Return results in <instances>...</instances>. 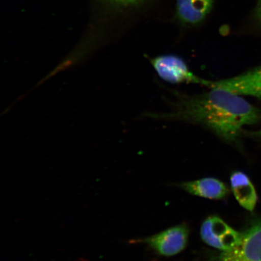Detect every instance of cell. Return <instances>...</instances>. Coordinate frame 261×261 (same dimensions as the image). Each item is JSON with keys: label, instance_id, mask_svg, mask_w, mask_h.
Wrapping results in <instances>:
<instances>
[{"label": "cell", "instance_id": "cell-4", "mask_svg": "<svg viewBox=\"0 0 261 261\" xmlns=\"http://www.w3.org/2000/svg\"><path fill=\"white\" fill-rule=\"evenodd\" d=\"M200 234L205 243L222 252L230 250L237 247L241 242L243 234L217 216L208 217L203 222Z\"/></svg>", "mask_w": 261, "mask_h": 261}, {"label": "cell", "instance_id": "cell-8", "mask_svg": "<svg viewBox=\"0 0 261 261\" xmlns=\"http://www.w3.org/2000/svg\"><path fill=\"white\" fill-rule=\"evenodd\" d=\"M230 181L231 190L238 203L245 210L253 211L258 197L249 177L243 172L234 171L231 174Z\"/></svg>", "mask_w": 261, "mask_h": 261}, {"label": "cell", "instance_id": "cell-12", "mask_svg": "<svg viewBox=\"0 0 261 261\" xmlns=\"http://www.w3.org/2000/svg\"><path fill=\"white\" fill-rule=\"evenodd\" d=\"M248 135L261 139V128L256 130V132L248 133Z\"/></svg>", "mask_w": 261, "mask_h": 261}, {"label": "cell", "instance_id": "cell-11", "mask_svg": "<svg viewBox=\"0 0 261 261\" xmlns=\"http://www.w3.org/2000/svg\"><path fill=\"white\" fill-rule=\"evenodd\" d=\"M253 19L257 26L261 28V0H258L256 7L254 10Z\"/></svg>", "mask_w": 261, "mask_h": 261}, {"label": "cell", "instance_id": "cell-2", "mask_svg": "<svg viewBox=\"0 0 261 261\" xmlns=\"http://www.w3.org/2000/svg\"><path fill=\"white\" fill-rule=\"evenodd\" d=\"M151 63L159 77L167 83L197 84L205 87L210 83V81L201 79L192 73L184 59L177 55H161L151 59Z\"/></svg>", "mask_w": 261, "mask_h": 261}, {"label": "cell", "instance_id": "cell-10", "mask_svg": "<svg viewBox=\"0 0 261 261\" xmlns=\"http://www.w3.org/2000/svg\"><path fill=\"white\" fill-rule=\"evenodd\" d=\"M116 4L123 6H132L141 4L146 0H110Z\"/></svg>", "mask_w": 261, "mask_h": 261}, {"label": "cell", "instance_id": "cell-6", "mask_svg": "<svg viewBox=\"0 0 261 261\" xmlns=\"http://www.w3.org/2000/svg\"><path fill=\"white\" fill-rule=\"evenodd\" d=\"M189 230L185 225L173 227L145 240L161 255L171 256L181 252L187 246Z\"/></svg>", "mask_w": 261, "mask_h": 261}, {"label": "cell", "instance_id": "cell-9", "mask_svg": "<svg viewBox=\"0 0 261 261\" xmlns=\"http://www.w3.org/2000/svg\"><path fill=\"white\" fill-rule=\"evenodd\" d=\"M181 188L189 194L212 200L224 198L229 192L224 182L214 178H205L184 182L181 185Z\"/></svg>", "mask_w": 261, "mask_h": 261}, {"label": "cell", "instance_id": "cell-1", "mask_svg": "<svg viewBox=\"0 0 261 261\" xmlns=\"http://www.w3.org/2000/svg\"><path fill=\"white\" fill-rule=\"evenodd\" d=\"M170 109L165 113H150L154 119L178 120L203 126L227 143L237 142L244 126L261 119L260 111L238 94L211 89V91L189 94L174 92Z\"/></svg>", "mask_w": 261, "mask_h": 261}, {"label": "cell", "instance_id": "cell-5", "mask_svg": "<svg viewBox=\"0 0 261 261\" xmlns=\"http://www.w3.org/2000/svg\"><path fill=\"white\" fill-rule=\"evenodd\" d=\"M212 87L261 99V65L236 76L213 81Z\"/></svg>", "mask_w": 261, "mask_h": 261}, {"label": "cell", "instance_id": "cell-7", "mask_svg": "<svg viewBox=\"0 0 261 261\" xmlns=\"http://www.w3.org/2000/svg\"><path fill=\"white\" fill-rule=\"evenodd\" d=\"M214 0H177V16L188 25L200 23L210 14Z\"/></svg>", "mask_w": 261, "mask_h": 261}, {"label": "cell", "instance_id": "cell-3", "mask_svg": "<svg viewBox=\"0 0 261 261\" xmlns=\"http://www.w3.org/2000/svg\"><path fill=\"white\" fill-rule=\"evenodd\" d=\"M242 233L237 247L212 256L208 261H261V218L252 222Z\"/></svg>", "mask_w": 261, "mask_h": 261}]
</instances>
